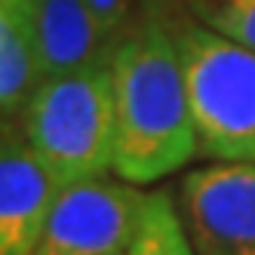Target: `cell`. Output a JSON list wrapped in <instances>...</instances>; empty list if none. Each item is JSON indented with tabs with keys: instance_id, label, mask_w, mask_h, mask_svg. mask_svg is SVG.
Wrapping results in <instances>:
<instances>
[{
	"instance_id": "30bf717a",
	"label": "cell",
	"mask_w": 255,
	"mask_h": 255,
	"mask_svg": "<svg viewBox=\"0 0 255 255\" xmlns=\"http://www.w3.org/2000/svg\"><path fill=\"white\" fill-rule=\"evenodd\" d=\"M191 15L255 52V0H188Z\"/></svg>"
},
{
	"instance_id": "4fadbf2b",
	"label": "cell",
	"mask_w": 255,
	"mask_h": 255,
	"mask_svg": "<svg viewBox=\"0 0 255 255\" xmlns=\"http://www.w3.org/2000/svg\"><path fill=\"white\" fill-rule=\"evenodd\" d=\"M114 255H126V252H114Z\"/></svg>"
},
{
	"instance_id": "8992f818",
	"label": "cell",
	"mask_w": 255,
	"mask_h": 255,
	"mask_svg": "<svg viewBox=\"0 0 255 255\" xmlns=\"http://www.w3.org/2000/svg\"><path fill=\"white\" fill-rule=\"evenodd\" d=\"M56 194L25 135L0 129V255H34Z\"/></svg>"
},
{
	"instance_id": "ba28073f",
	"label": "cell",
	"mask_w": 255,
	"mask_h": 255,
	"mask_svg": "<svg viewBox=\"0 0 255 255\" xmlns=\"http://www.w3.org/2000/svg\"><path fill=\"white\" fill-rule=\"evenodd\" d=\"M40 83V62L22 15L0 12V129L22 120Z\"/></svg>"
},
{
	"instance_id": "6da1fadb",
	"label": "cell",
	"mask_w": 255,
	"mask_h": 255,
	"mask_svg": "<svg viewBox=\"0 0 255 255\" xmlns=\"http://www.w3.org/2000/svg\"><path fill=\"white\" fill-rule=\"evenodd\" d=\"M114 172L132 185L160 181L200 154L172 19L148 0L114 59Z\"/></svg>"
},
{
	"instance_id": "9c48e42d",
	"label": "cell",
	"mask_w": 255,
	"mask_h": 255,
	"mask_svg": "<svg viewBox=\"0 0 255 255\" xmlns=\"http://www.w3.org/2000/svg\"><path fill=\"white\" fill-rule=\"evenodd\" d=\"M126 255H197L185 234V225H181L175 200L166 191L148 194L138 231Z\"/></svg>"
},
{
	"instance_id": "5b68a950",
	"label": "cell",
	"mask_w": 255,
	"mask_h": 255,
	"mask_svg": "<svg viewBox=\"0 0 255 255\" xmlns=\"http://www.w3.org/2000/svg\"><path fill=\"white\" fill-rule=\"evenodd\" d=\"M178 215L197 255H255V163L191 169Z\"/></svg>"
},
{
	"instance_id": "52a82bcc",
	"label": "cell",
	"mask_w": 255,
	"mask_h": 255,
	"mask_svg": "<svg viewBox=\"0 0 255 255\" xmlns=\"http://www.w3.org/2000/svg\"><path fill=\"white\" fill-rule=\"evenodd\" d=\"M22 22L43 80L93 65H111L117 52V43L96 25L83 0H25Z\"/></svg>"
},
{
	"instance_id": "7a4b0ae2",
	"label": "cell",
	"mask_w": 255,
	"mask_h": 255,
	"mask_svg": "<svg viewBox=\"0 0 255 255\" xmlns=\"http://www.w3.org/2000/svg\"><path fill=\"white\" fill-rule=\"evenodd\" d=\"M114 132L111 65L46 77L22 114V135L56 188L114 172Z\"/></svg>"
},
{
	"instance_id": "7c38bea8",
	"label": "cell",
	"mask_w": 255,
	"mask_h": 255,
	"mask_svg": "<svg viewBox=\"0 0 255 255\" xmlns=\"http://www.w3.org/2000/svg\"><path fill=\"white\" fill-rule=\"evenodd\" d=\"M22 9H25V0H0V12L22 15Z\"/></svg>"
},
{
	"instance_id": "8fae6325",
	"label": "cell",
	"mask_w": 255,
	"mask_h": 255,
	"mask_svg": "<svg viewBox=\"0 0 255 255\" xmlns=\"http://www.w3.org/2000/svg\"><path fill=\"white\" fill-rule=\"evenodd\" d=\"M83 3H86L89 15L96 19V25L120 46L126 31L141 19L148 0H83Z\"/></svg>"
},
{
	"instance_id": "3957f363",
	"label": "cell",
	"mask_w": 255,
	"mask_h": 255,
	"mask_svg": "<svg viewBox=\"0 0 255 255\" xmlns=\"http://www.w3.org/2000/svg\"><path fill=\"white\" fill-rule=\"evenodd\" d=\"M197 148L215 163H255V52L215 28L172 19Z\"/></svg>"
},
{
	"instance_id": "277c9868",
	"label": "cell",
	"mask_w": 255,
	"mask_h": 255,
	"mask_svg": "<svg viewBox=\"0 0 255 255\" xmlns=\"http://www.w3.org/2000/svg\"><path fill=\"white\" fill-rule=\"evenodd\" d=\"M144 200L132 181L108 175L59 188L34 255H114L126 252L138 231Z\"/></svg>"
}]
</instances>
